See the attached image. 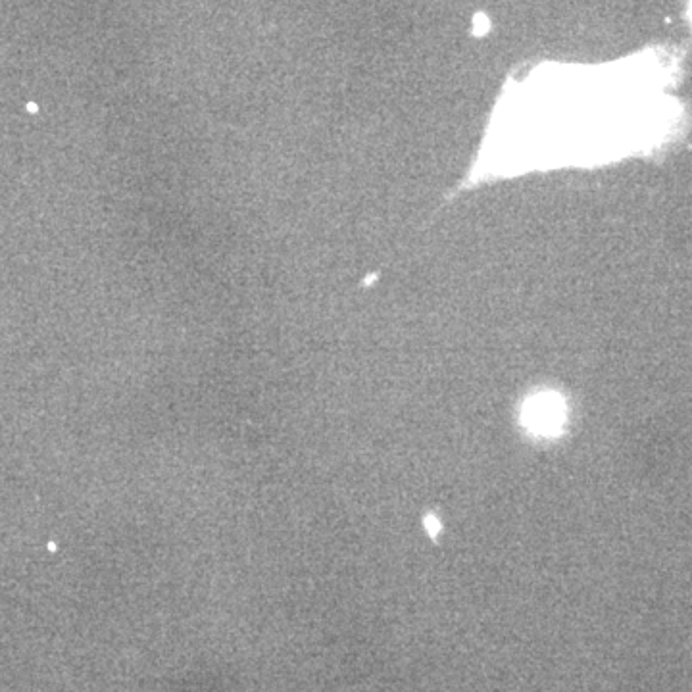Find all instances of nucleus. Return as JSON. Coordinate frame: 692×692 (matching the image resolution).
<instances>
[{"label":"nucleus","mask_w":692,"mask_h":692,"mask_svg":"<svg viewBox=\"0 0 692 692\" xmlns=\"http://www.w3.org/2000/svg\"><path fill=\"white\" fill-rule=\"evenodd\" d=\"M566 420V406L562 398L556 395H539L531 398L523 408V421L529 429L552 435Z\"/></svg>","instance_id":"1"}]
</instances>
